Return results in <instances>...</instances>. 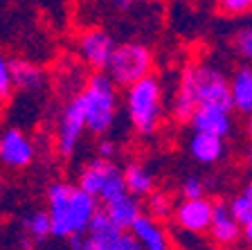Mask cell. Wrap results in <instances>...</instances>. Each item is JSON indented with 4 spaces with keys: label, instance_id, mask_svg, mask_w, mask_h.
<instances>
[{
    "label": "cell",
    "instance_id": "14",
    "mask_svg": "<svg viewBox=\"0 0 252 250\" xmlns=\"http://www.w3.org/2000/svg\"><path fill=\"white\" fill-rule=\"evenodd\" d=\"M99 210V201L94 196H90L88 192H84L81 187L74 185L72 194L68 201V225H70V235H79L86 232L93 221V216Z\"/></svg>",
    "mask_w": 252,
    "mask_h": 250
},
{
    "label": "cell",
    "instance_id": "36",
    "mask_svg": "<svg viewBox=\"0 0 252 250\" xmlns=\"http://www.w3.org/2000/svg\"><path fill=\"white\" fill-rule=\"evenodd\" d=\"M5 102H7V99L0 95V115H2V110H5Z\"/></svg>",
    "mask_w": 252,
    "mask_h": 250
},
{
    "label": "cell",
    "instance_id": "37",
    "mask_svg": "<svg viewBox=\"0 0 252 250\" xmlns=\"http://www.w3.org/2000/svg\"><path fill=\"white\" fill-rule=\"evenodd\" d=\"M32 246H34V244H32V241H30V239H27V241H25V244H23V250H34V248H32Z\"/></svg>",
    "mask_w": 252,
    "mask_h": 250
},
{
    "label": "cell",
    "instance_id": "19",
    "mask_svg": "<svg viewBox=\"0 0 252 250\" xmlns=\"http://www.w3.org/2000/svg\"><path fill=\"white\" fill-rule=\"evenodd\" d=\"M99 208L104 210L106 216H108V219L113 221L115 225H120L122 230H128L133 221H135L137 216L142 214L140 201H137L135 196H131L128 192L120 194V196H115V198H110V201L101 203Z\"/></svg>",
    "mask_w": 252,
    "mask_h": 250
},
{
    "label": "cell",
    "instance_id": "21",
    "mask_svg": "<svg viewBox=\"0 0 252 250\" xmlns=\"http://www.w3.org/2000/svg\"><path fill=\"white\" fill-rule=\"evenodd\" d=\"M23 230H25L27 239L32 244H43L45 239L52 237V223H50V214L47 210H32L23 219Z\"/></svg>",
    "mask_w": 252,
    "mask_h": 250
},
{
    "label": "cell",
    "instance_id": "35",
    "mask_svg": "<svg viewBox=\"0 0 252 250\" xmlns=\"http://www.w3.org/2000/svg\"><path fill=\"white\" fill-rule=\"evenodd\" d=\"M246 162H248V167L252 169V146H250V151H248V156H246Z\"/></svg>",
    "mask_w": 252,
    "mask_h": 250
},
{
    "label": "cell",
    "instance_id": "38",
    "mask_svg": "<svg viewBox=\"0 0 252 250\" xmlns=\"http://www.w3.org/2000/svg\"><path fill=\"white\" fill-rule=\"evenodd\" d=\"M0 189H2V182H0Z\"/></svg>",
    "mask_w": 252,
    "mask_h": 250
},
{
    "label": "cell",
    "instance_id": "4",
    "mask_svg": "<svg viewBox=\"0 0 252 250\" xmlns=\"http://www.w3.org/2000/svg\"><path fill=\"white\" fill-rule=\"evenodd\" d=\"M104 72L115 81L117 88H126L137 79L153 72V52L151 47L140 41H128L115 45L106 63Z\"/></svg>",
    "mask_w": 252,
    "mask_h": 250
},
{
    "label": "cell",
    "instance_id": "26",
    "mask_svg": "<svg viewBox=\"0 0 252 250\" xmlns=\"http://www.w3.org/2000/svg\"><path fill=\"white\" fill-rule=\"evenodd\" d=\"M205 189H207V185H205V180L200 176H187L183 180V185H180L183 198H200L205 196Z\"/></svg>",
    "mask_w": 252,
    "mask_h": 250
},
{
    "label": "cell",
    "instance_id": "16",
    "mask_svg": "<svg viewBox=\"0 0 252 250\" xmlns=\"http://www.w3.org/2000/svg\"><path fill=\"white\" fill-rule=\"evenodd\" d=\"M9 68H11V83H14V90L34 95V93H41V90L45 88L47 77H45L41 66L27 61V59H9Z\"/></svg>",
    "mask_w": 252,
    "mask_h": 250
},
{
    "label": "cell",
    "instance_id": "34",
    "mask_svg": "<svg viewBox=\"0 0 252 250\" xmlns=\"http://www.w3.org/2000/svg\"><path fill=\"white\" fill-rule=\"evenodd\" d=\"M246 133H248V138H250V142H252V113L246 115Z\"/></svg>",
    "mask_w": 252,
    "mask_h": 250
},
{
    "label": "cell",
    "instance_id": "9",
    "mask_svg": "<svg viewBox=\"0 0 252 250\" xmlns=\"http://www.w3.org/2000/svg\"><path fill=\"white\" fill-rule=\"evenodd\" d=\"M212 212H214V201L207 196L200 198H185L173 208V223L178 230H187V232H196L203 235L210 228Z\"/></svg>",
    "mask_w": 252,
    "mask_h": 250
},
{
    "label": "cell",
    "instance_id": "17",
    "mask_svg": "<svg viewBox=\"0 0 252 250\" xmlns=\"http://www.w3.org/2000/svg\"><path fill=\"white\" fill-rule=\"evenodd\" d=\"M230 99L232 110L241 115L252 113V66H239L230 77Z\"/></svg>",
    "mask_w": 252,
    "mask_h": 250
},
{
    "label": "cell",
    "instance_id": "3",
    "mask_svg": "<svg viewBox=\"0 0 252 250\" xmlns=\"http://www.w3.org/2000/svg\"><path fill=\"white\" fill-rule=\"evenodd\" d=\"M77 95L84 106L86 131L99 138L108 136L120 115V93L115 81L104 70H97L86 79L84 88Z\"/></svg>",
    "mask_w": 252,
    "mask_h": 250
},
{
    "label": "cell",
    "instance_id": "22",
    "mask_svg": "<svg viewBox=\"0 0 252 250\" xmlns=\"http://www.w3.org/2000/svg\"><path fill=\"white\" fill-rule=\"evenodd\" d=\"M144 203H147V212L149 216H153L156 221H167L173 216V196L167 192H160V189H153L147 198H144Z\"/></svg>",
    "mask_w": 252,
    "mask_h": 250
},
{
    "label": "cell",
    "instance_id": "5",
    "mask_svg": "<svg viewBox=\"0 0 252 250\" xmlns=\"http://www.w3.org/2000/svg\"><path fill=\"white\" fill-rule=\"evenodd\" d=\"M77 187H81L90 196H94L101 205L106 201H110V198H115L126 192L124 172L120 169V165H115V160L94 158V160L86 162L81 167L77 178Z\"/></svg>",
    "mask_w": 252,
    "mask_h": 250
},
{
    "label": "cell",
    "instance_id": "15",
    "mask_svg": "<svg viewBox=\"0 0 252 250\" xmlns=\"http://www.w3.org/2000/svg\"><path fill=\"white\" fill-rule=\"evenodd\" d=\"M135 241L142 246L144 250H169L171 241H169V232L164 230L162 221H156L153 216L142 212L128 228Z\"/></svg>",
    "mask_w": 252,
    "mask_h": 250
},
{
    "label": "cell",
    "instance_id": "25",
    "mask_svg": "<svg viewBox=\"0 0 252 250\" xmlns=\"http://www.w3.org/2000/svg\"><path fill=\"white\" fill-rule=\"evenodd\" d=\"M234 50L239 52L241 59L252 63V27H243L234 36Z\"/></svg>",
    "mask_w": 252,
    "mask_h": 250
},
{
    "label": "cell",
    "instance_id": "10",
    "mask_svg": "<svg viewBox=\"0 0 252 250\" xmlns=\"http://www.w3.org/2000/svg\"><path fill=\"white\" fill-rule=\"evenodd\" d=\"M70 182L65 180H54L50 182V187L45 192L47 201V214H50V223H52V237L57 239H68L70 237V225H68V201L72 194Z\"/></svg>",
    "mask_w": 252,
    "mask_h": 250
},
{
    "label": "cell",
    "instance_id": "6",
    "mask_svg": "<svg viewBox=\"0 0 252 250\" xmlns=\"http://www.w3.org/2000/svg\"><path fill=\"white\" fill-rule=\"evenodd\" d=\"M86 133V117H84V106L79 95L65 102V106L61 108L57 122V151L61 158H72L79 149V142Z\"/></svg>",
    "mask_w": 252,
    "mask_h": 250
},
{
    "label": "cell",
    "instance_id": "33",
    "mask_svg": "<svg viewBox=\"0 0 252 250\" xmlns=\"http://www.w3.org/2000/svg\"><path fill=\"white\" fill-rule=\"evenodd\" d=\"M239 194H241V196H246L248 201H250V203H252V180H248L246 185H243V189H241V192H239Z\"/></svg>",
    "mask_w": 252,
    "mask_h": 250
},
{
    "label": "cell",
    "instance_id": "12",
    "mask_svg": "<svg viewBox=\"0 0 252 250\" xmlns=\"http://www.w3.org/2000/svg\"><path fill=\"white\" fill-rule=\"evenodd\" d=\"M124 230L115 225L106 216L104 210H97L88 230H86V248L84 250H117Z\"/></svg>",
    "mask_w": 252,
    "mask_h": 250
},
{
    "label": "cell",
    "instance_id": "23",
    "mask_svg": "<svg viewBox=\"0 0 252 250\" xmlns=\"http://www.w3.org/2000/svg\"><path fill=\"white\" fill-rule=\"evenodd\" d=\"M216 7L223 16L230 18H239L252 11V0H216Z\"/></svg>",
    "mask_w": 252,
    "mask_h": 250
},
{
    "label": "cell",
    "instance_id": "31",
    "mask_svg": "<svg viewBox=\"0 0 252 250\" xmlns=\"http://www.w3.org/2000/svg\"><path fill=\"white\" fill-rule=\"evenodd\" d=\"M241 239L252 248V219H250V221H246V223L241 225Z\"/></svg>",
    "mask_w": 252,
    "mask_h": 250
},
{
    "label": "cell",
    "instance_id": "28",
    "mask_svg": "<svg viewBox=\"0 0 252 250\" xmlns=\"http://www.w3.org/2000/svg\"><path fill=\"white\" fill-rule=\"evenodd\" d=\"M117 156V144L110 138L101 136L99 144H97V158H104V160H113Z\"/></svg>",
    "mask_w": 252,
    "mask_h": 250
},
{
    "label": "cell",
    "instance_id": "24",
    "mask_svg": "<svg viewBox=\"0 0 252 250\" xmlns=\"http://www.w3.org/2000/svg\"><path fill=\"white\" fill-rule=\"evenodd\" d=\"M227 208H230V214L234 216L239 223H246V221L252 219V203L248 201L246 196H241V194H236L234 198H232L230 203H227Z\"/></svg>",
    "mask_w": 252,
    "mask_h": 250
},
{
    "label": "cell",
    "instance_id": "20",
    "mask_svg": "<svg viewBox=\"0 0 252 250\" xmlns=\"http://www.w3.org/2000/svg\"><path fill=\"white\" fill-rule=\"evenodd\" d=\"M124 172V185H126V192L135 196L137 201L140 198H147L149 194L156 189V176L151 174L147 165L142 162H128V165L122 169Z\"/></svg>",
    "mask_w": 252,
    "mask_h": 250
},
{
    "label": "cell",
    "instance_id": "11",
    "mask_svg": "<svg viewBox=\"0 0 252 250\" xmlns=\"http://www.w3.org/2000/svg\"><path fill=\"white\" fill-rule=\"evenodd\" d=\"M187 122L194 133H210L219 138H230L234 129L232 110L219 108V106H198Z\"/></svg>",
    "mask_w": 252,
    "mask_h": 250
},
{
    "label": "cell",
    "instance_id": "29",
    "mask_svg": "<svg viewBox=\"0 0 252 250\" xmlns=\"http://www.w3.org/2000/svg\"><path fill=\"white\" fill-rule=\"evenodd\" d=\"M117 250H144L140 244L135 241V237L128 232V230H124V235H122L120 239V246H117Z\"/></svg>",
    "mask_w": 252,
    "mask_h": 250
},
{
    "label": "cell",
    "instance_id": "1",
    "mask_svg": "<svg viewBox=\"0 0 252 250\" xmlns=\"http://www.w3.org/2000/svg\"><path fill=\"white\" fill-rule=\"evenodd\" d=\"M198 106H219L232 110L230 79L212 63H194L180 74L178 88L171 99L176 122H187Z\"/></svg>",
    "mask_w": 252,
    "mask_h": 250
},
{
    "label": "cell",
    "instance_id": "18",
    "mask_svg": "<svg viewBox=\"0 0 252 250\" xmlns=\"http://www.w3.org/2000/svg\"><path fill=\"white\" fill-rule=\"evenodd\" d=\"M189 156L200 165H214L225 156V138L210 136V133H191L187 142Z\"/></svg>",
    "mask_w": 252,
    "mask_h": 250
},
{
    "label": "cell",
    "instance_id": "8",
    "mask_svg": "<svg viewBox=\"0 0 252 250\" xmlns=\"http://www.w3.org/2000/svg\"><path fill=\"white\" fill-rule=\"evenodd\" d=\"M115 45H117L115 38L110 36L106 30H99V27H90V30L81 32L77 41V50L81 61L88 68H93L94 72L106 68V63H108Z\"/></svg>",
    "mask_w": 252,
    "mask_h": 250
},
{
    "label": "cell",
    "instance_id": "27",
    "mask_svg": "<svg viewBox=\"0 0 252 250\" xmlns=\"http://www.w3.org/2000/svg\"><path fill=\"white\" fill-rule=\"evenodd\" d=\"M11 93H14V83H11L9 59H5L2 57V52H0V95L7 99Z\"/></svg>",
    "mask_w": 252,
    "mask_h": 250
},
{
    "label": "cell",
    "instance_id": "7",
    "mask_svg": "<svg viewBox=\"0 0 252 250\" xmlns=\"http://www.w3.org/2000/svg\"><path fill=\"white\" fill-rule=\"evenodd\" d=\"M34 142L18 126H5L0 131V165L11 172H21L34 162Z\"/></svg>",
    "mask_w": 252,
    "mask_h": 250
},
{
    "label": "cell",
    "instance_id": "2",
    "mask_svg": "<svg viewBox=\"0 0 252 250\" xmlns=\"http://www.w3.org/2000/svg\"><path fill=\"white\" fill-rule=\"evenodd\" d=\"M124 108L128 124L137 136L149 138L158 133L164 122V88L156 74L137 79L135 83L124 88Z\"/></svg>",
    "mask_w": 252,
    "mask_h": 250
},
{
    "label": "cell",
    "instance_id": "30",
    "mask_svg": "<svg viewBox=\"0 0 252 250\" xmlns=\"http://www.w3.org/2000/svg\"><path fill=\"white\" fill-rule=\"evenodd\" d=\"M65 241H68V250H84V248H86V232H79V235H70Z\"/></svg>",
    "mask_w": 252,
    "mask_h": 250
},
{
    "label": "cell",
    "instance_id": "13",
    "mask_svg": "<svg viewBox=\"0 0 252 250\" xmlns=\"http://www.w3.org/2000/svg\"><path fill=\"white\" fill-rule=\"evenodd\" d=\"M207 232H210L212 244L223 246V248H230L241 239V223L230 214V208H227L225 201H216L214 203V212H212Z\"/></svg>",
    "mask_w": 252,
    "mask_h": 250
},
{
    "label": "cell",
    "instance_id": "32",
    "mask_svg": "<svg viewBox=\"0 0 252 250\" xmlns=\"http://www.w3.org/2000/svg\"><path fill=\"white\" fill-rule=\"evenodd\" d=\"M135 2H140V0H110V5L115 7V9L120 11H126V9H131Z\"/></svg>",
    "mask_w": 252,
    "mask_h": 250
}]
</instances>
